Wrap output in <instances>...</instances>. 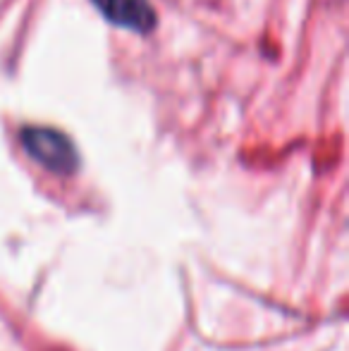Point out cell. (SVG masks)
<instances>
[{
	"mask_svg": "<svg viewBox=\"0 0 349 351\" xmlns=\"http://www.w3.org/2000/svg\"><path fill=\"white\" fill-rule=\"evenodd\" d=\"M19 141L29 158L53 175H75L80 170V151L75 141L53 127H24Z\"/></svg>",
	"mask_w": 349,
	"mask_h": 351,
	"instance_id": "obj_1",
	"label": "cell"
},
{
	"mask_svg": "<svg viewBox=\"0 0 349 351\" xmlns=\"http://www.w3.org/2000/svg\"><path fill=\"white\" fill-rule=\"evenodd\" d=\"M91 5L120 29L132 34H151L158 24L154 5L149 0H91Z\"/></svg>",
	"mask_w": 349,
	"mask_h": 351,
	"instance_id": "obj_2",
	"label": "cell"
}]
</instances>
